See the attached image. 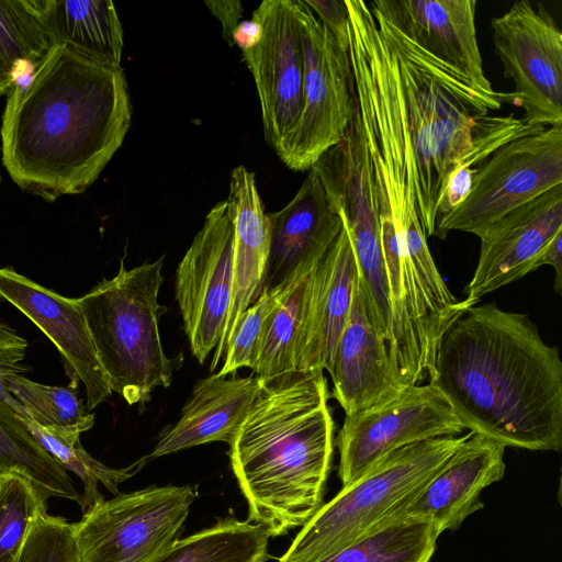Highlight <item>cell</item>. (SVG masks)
Wrapping results in <instances>:
<instances>
[{
    "mask_svg": "<svg viewBox=\"0 0 562 562\" xmlns=\"http://www.w3.org/2000/svg\"><path fill=\"white\" fill-rule=\"evenodd\" d=\"M131 117L122 67L53 44L9 91L2 162L18 187L46 201L81 193L121 147Z\"/></svg>",
    "mask_w": 562,
    "mask_h": 562,
    "instance_id": "1",
    "label": "cell"
},
{
    "mask_svg": "<svg viewBox=\"0 0 562 562\" xmlns=\"http://www.w3.org/2000/svg\"><path fill=\"white\" fill-rule=\"evenodd\" d=\"M428 383L469 431L505 447L562 448V361L526 313L469 307L443 335Z\"/></svg>",
    "mask_w": 562,
    "mask_h": 562,
    "instance_id": "2",
    "label": "cell"
},
{
    "mask_svg": "<svg viewBox=\"0 0 562 562\" xmlns=\"http://www.w3.org/2000/svg\"><path fill=\"white\" fill-rule=\"evenodd\" d=\"M323 372H294L262 383L229 442L248 520L270 537L302 528L324 503L335 423Z\"/></svg>",
    "mask_w": 562,
    "mask_h": 562,
    "instance_id": "3",
    "label": "cell"
},
{
    "mask_svg": "<svg viewBox=\"0 0 562 562\" xmlns=\"http://www.w3.org/2000/svg\"><path fill=\"white\" fill-rule=\"evenodd\" d=\"M371 9L380 16L394 53L416 162L418 216L427 238L434 236L438 206L454 171L477 166L506 142L541 125H527L514 114L488 115L505 103L480 93L461 74Z\"/></svg>",
    "mask_w": 562,
    "mask_h": 562,
    "instance_id": "4",
    "label": "cell"
},
{
    "mask_svg": "<svg viewBox=\"0 0 562 562\" xmlns=\"http://www.w3.org/2000/svg\"><path fill=\"white\" fill-rule=\"evenodd\" d=\"M164 257L103 279L78 299L112 392L130 405L145 403L158 386L171 384L182 356H166L158 328L166 311L158 304Z\"/></svg>",
    "mask_w": 562,
    "mask_h": 562,
    "instance_id": "5",
    "label": "cell"
},
{
    "mask_svg": "<svg viewBox=\"0 0 562 562\" xmlns=\"http://www.w3.org/2000/svg\"><path fill=\"white\" fill-rule=\"evenodd\" d=\"M465 438L443 436L392 451L323 503L279 562H318L362 538L423 487Z\"/></svg>",
    "mask_w": 562,
    "mask_h": 562,
    "instance_id": "6",
    "label": "cell"
},
{
    "mask_svg": "<svg viewBox=\"0 0 562 562\" xmlns=\"http://www.w3.org/2000/svg\"><path fill=\"white\" fill-rule=\"evenodd\" d=\"M562 184V124L539 126L495 149L475 167L467 199L442 218L434 236L476 234L509 211Z\"/></svg>",
    "mask_w": 562,
    "mask_h": 562,
    "instance_id": "7",
    "label": "cell"
},
{
    "mask_svg": "<svg viewBox=\"0 0 562 562\" xmlns=\"http://www.w3.org/2000/svg\"><path fill=\"white\" fill-rule=\"evenodd\" d=\"M196 496L191 485L119 493L72 522L79 562H151L183 531Z\"/></svg>",
    "mask_w": 562,
    "mask_h": 562,
    "instance_id": "8",
    "label": "cell"
},
{
    "mask_svg": "<svg viewBox=\"0 0 562 562\" xmlns=\"http://www.w3.org/2000/svg\"><path fill=\"white\" fill-rule=\"evenodd\" d=\"M295 2L304 49V103L278 156L290 169L303 171L342 139L356 100L348 49L303 0Z\"/></svg>",
    "mask_w": 562,
    "mask_h": 562,
    "instance_id": "9",
    "label": "cell"
},
{
    "mask_svg": "<svg viewBox=\"0 0 562 562\" xmlns=\"http://www.w3.org/2000/svg\"><path fill=\"white\" fill-rule=\"evenodd\" d=\"M494 52L513 80L512 105L535 126L562 124V32L549 11L530 1L515 2L491 21Z\"/></svg>",
    "mask_w": 562,
    "mask_h": 562,
    "instance_id": "10",
    "label": "cell"
},
{
    "mask_svg": "<svg viewBox=\"0 0 562 562\" xmlns=\"http://www.w3.org/2000/svg\"><path fill=\"white\" fill-rule=\"evenodd\" d=\"M464 426L430 383L407 385L392 401L345 416L335 439L342 486L359 479L381 459L402 447L443 436Z\"/></svg>",
    "mask_w": 562,
    "mask_h": 562,
    "instance_id": "11",
    "label": "cell"
},
{
    "mask_svg": "<svg viewBox=\"0 0 562 562\" xmlns=\"http://www.w3.org/2000/svg\"><path fill=\"white\" fill-rule=\"evenodd\" d=\"M234 227L227 203L214 205L176 273V299L192 355L202 364L221 342L233 288Z\"/></svg>",
    "mask_w": 562,
    "mask_h": 562,
    "instance_id": "12",
    "label": "cell"
},
{
    "mask_svg": "<svg viewBox=\"0 0 562 562\" xmlns=\"http://www.w3.org/2000/svg\"><path fill=\"white\" fill-rule=\"evenodd\" d=\"M252 19L262 27L260 41L243 50L261 108L266 140L281 150L304 103V49L295 0H265Z\"/></svg>",
    "mask_w": 562,
    "mask_h": 562,
    "instance_id": "13",
    "label": "cell"
},
{
    "mask_svg": "<svg viewBox=\"0 0 562 562\" xmlns=\"http://www.w3.org/2000/svg\"><path fill=\"white\" fill-rule=\"evenodd\" d=\"M562 233V184L509 211L475 235L480 256L465 293L474 302L535 271L542 250Z\"/></svg>",
    "mask_w": 562,
    "mask_h": 562,
    "instance_id": "14",
    "label": "cell"
},
{
    "mask_svg": "<svg viewBox=\"0 0 562 562\" xmlns=\"http://www.w3.org/2000/svg\"><path fill=\"white\" fill-rule=\"evenodd\" d=\"M369 3L406 37L467 78L480 93L512 104L510 92L495 91L484 74L476 38V0H375Z\"/></svg>",
    "mask_w": 562,
    "mask_h": 562,
    "instance_id": "15",
    "label": "cell"
},
{
    "mask_svg": "<svg viewBox=\"0 0 562 562\" xmlns=\"http://www.w3.org/2000/svg\"><path fill=\"white\" fill-rule=\"evenodd\" d=\"M505 448L492 438L469 431L441 469L385 518L425 520L440 535L459 529L471 514L484 506L480 502L483 490L503 479Z\"/></svg>",
    "mask_w": 562,
    "mask_h": 562,
    "instance_id": "16",
    "label": "cell"
},
{
    "mask_svg": "<svg viewBox=\"0 0 562 562\" xmlns=\"http://www.w3.org/2000/svg\"><path fill=\"white\" fill-rule=\"evenodd\" d=\"M0 300L34 323L61 355L71 379L82 382L87 408L112 394L78 299L49 290L11 267L0 268Z\"/></svg>",
    "mask_w": 562,
    "mask_h": 562,
    "instance_id": "17",
    "label": "cell"
},
{
    "mask_svg": "<svg viewBox=\"0 0 562 562\" xmlns=\"http://www.w3.org/2000/svg\"><path fill=\"white\" fill-rule=\"evenodd\" d=\"M357 262L342 221L338 236L310 272L296 348V371L328 370L347 323Z\"/></svg>",
    "mask_w": 562,
    "mask_h": 562,
    "instance_id": "18",
    "label": "cell"
},
{
    "mask_svg": "<svg viewBox=\"0 0 562 562\" xmlns=\"http://www.w3.org/2000/svg\"><path fill=\"white\" fill-rule=\"evenodd\" d=\"M333 396L345 416L385 404L407 386L400 378L387 342L374 329L357 280L347 323L327 370Z\"/></svg>",
    "mask_w": 562,
    "mask_h": 562,
    "instance_id": "19",
    "label": "cell"
},
{
    "mask_svg": "<svg viewBox=\"0 0 562 562\" xmlns=\"http://www.w3.org/2000/svg\"><path fill=\"white\" fill-rule=\"evenodd\" d=\"M270 246L263 289H274L311 271L342 228V217L313 169L294 198L268 213Z\"/></svg>",
    "mask_w": 562,
    "mask_h": 562,
    "instance_id": "20",
    "label": "cell"
},
{
    "mask_svg": "<svg viewBox=\"0 0 562 562\" xmlns=\"http://www.w3.org/2000/svg\"><path fill=\"white\" fill-rule=\"evenodd\" d=\"M226 203L234 227L233 288L225 331L215 348L211 372L224 358L240 316L263 290L270 246L268 214L263 210L255 176L244 166L232 171Z\"/></svg>",
    "mask_w": 562,
    "mask_h": 562,
    "instance_id": "21",
    "label": "cell"
},
{
    "mask_svg": "<svg viewBox=\"0 0 562 562\" xmlns=\"http://www.w3.org/2000/svg\"><path fill=\"white\" fill-rule=\"evenodd\" d=\"M261 386L257 375L227 378L214 373L198 381L178 422L161 432L150 458L213 441L229 445Z\"/></svg>",
    "mask_w": 562,
    "mask_h": 562,
    "instance_id": "22",
    "label": "cell"
},
{
    "mask_svg": "<svg viewBox=\"0 0 562 562\" xmlns=\"http://www.w3.org/2000/svg\"><path fill=\"white\" fill-rule=\"evenodd\" d=\"M335 203L352 244L367 314L381 338L390 335V302L381 227L371 178L352 173L338 186Z\"/></svg>",
    "mask_w": 562,
    "mask_h": 562,
    "instance_id": "23",
    "label": "cell"
},
{
    "mask_svg": "<svg viewBox=\"0 0 562 562\" xmlns=\"http://www.w3.org/2000/svg\"><path fill=\"white\" fill-rule=\"evenodd\" d=\"M50 45H64L105 66L121 67L123 29L110 0H29Z\"/></svg>",
    "mask_w": 562,
    "mask_h": 562,
    "instance_id": "24",
    "label": "cell"
},
{
    "mask_svg": "<svg viewBox=\"0 0 562 562\" xmlns=\"http://www.w3.org/2000/svg\"><path fill=\"white\" fill-rule=\"evenodd\" d=\"M269 538L262 526L228 516L175 540L151 562H265Z\"/></svg>",
    "mask_w": 562,
    "mask_h": 562,
    "instance_id": "25",
    "label": "cell"
},
{
    "mask_svg": "<svg viewBox=\"0 0 562 562\" xmlns=\"http://www.w3.org/2000/svg\"><path fill=\"white\" fill-rule=\"evenodd\" d=\"M0 468L27 477L42 496L61 497L79 505L81 494L67 471L33 438L18 414L0 404Z\"/></svg>",
    "mask_w": 562,
    "mask_h": 562,
    "instance_id": "26",
    "label": "cell"
},
{
    "mask_svg": "<svg viewBox=\"0 0 562 562\" xmlns=\"http://www.w3.org/2000/svg\"><path fill=\"white\" fill-rule=\"evenodd\" d=\"M440 533L420 519L391 517L318 562H430Z\"/></svg>",
    "mask_w": 562,
    "mask_h": 562,
    "instance_id": "27",
    "label": "cell"
},
{
    "mask_svg": "<svg viewBox=\"0 0 562 562\" xmlns=\"http://www.w3.org/2000/svg\"><path fill=\"white\" fill-rule=\"evenodd\" d=\"M78 382L71 379L67 386H50L21 374L7 376L10 392L33 422L72 441H80V435L94 424V414L77 395Z\"/></svg>",
    "mask_w": 562,
    "mask_h": 562,
    "instance_id": "28",
    "label": "cell"
},
{
    "mask_svg": "<svg viewBox=\"0 0 562 562\" xmlns=\"http://www.w3.org/2000/svg\"><path fill=\"white\" fill-rule=\"evenodd\" d=\"M311 271L296 276L286 284L269 318L259 357L252 369L262 383L297 372L296 348Z\"/></svg>",
    "mask_w": 562,
    "mask_h": 562,
    "instance_id": "29",
    "label": "cell"
},
{
    "mask_svg": "<svg viewBox=\"0 0 562 562\" xmlns=\"http://www.w3.org/2000/svg\"><path fill=\"white\" fill-rule=\"evenodd\" d=\"M21 419V418H20ZM38 445L46 450L66 471L76 474L83 484L80 507L85 513L90 507L104 501L99 492V483L111 493L119 494V485L136 474L151 459L146 456L128 467L110 468L91 457L80 445V441L68 440L49 431L30 417L21 419Z\"/></svg>",
    "mask_w": 562,
    "mask_h": 562,
    "instance_id": "30",
    "label": "cell"
},
{
    "mask_svg": "<svg viewBox=\"0 0 562 562\" xmlns=\"http://www.w3.org/2000/svg\"><path fill=\"white\" fill-rule=\"evenodd\" d=\"M50 47L29 0H0V95Z\"/></svg>",
    "mask_w": 562,
    "mask_h": 562,
    "instance_id": "31",
    "label": "cell"
},
{
    "mask_svg": "<svg viewBox=\"0 0 562 562\" xmlns=\"http://www.w3.org/2000/svg\"><path fill=\"white\" fill-rule=\"evenodd\" d=\"M46 502L24 475L0 473V562H16L33 520L47 512Z\"/></svg>",
    "mask_w": 562,
    "mask_h": 562,
    "instance_id": "32",
    "label": "cell"
},
{
    "mask_svg": "<svg viewBox=\"0 0 562 562\" xmlns=\"http://www.w3.org/2000/svg\"><path fill=\"white\" fill-rule=\"evenodd\" d=\"M286 284L263 289L259 297L240 316L228 341L224 364L217 374L227 376L240 368L254 369L262 346L268 322Z\"/></svg>",
    "mask_w": 562,
    "mask_h": 562,
    "instance_id": "33",
    "label": "cell"
},
{
    "mask_svg": "<svg viewBox=\"0 0 562 562\" xmlns=\"http://www.w3.org/2000/svg\"><path fill=\"white\" fill-rule=\"evenodd\" d=\"M16 562H79L72 524L41 513L31 525Z\"/></svg>",
    "mask_w": 562,
    "mask_h": 562,
    "instance_id": "34",
    "label": "cell"
},
{
    "mask_svg": "<svg viewBox=\"0 0 562 562\" xmlns=\"http://www.w3.org/2000/svg\"><path fill=\"white\" fill-rule=\"evenodd\" d=\"M335 41L348 49V10L345 0H303Z\"/></svg>",
    "mask_w": 562,
    "mask_h": 562,
    "instance_id": "35",
    "label": "cell"
},
{
    "mask_svg": "<svg viewBox=\"0 0 562 562\" xmlns=\"http://www.w3.org/2000/svg\"><path fill=\"white\" fill-rule=\"evenodd\" d=\"M205 5L221 22L224 40L228 43L229 46L234 45L233 32L240 22L243 15L241 2L232 0H215L205 1Z\"/></svg>",
    "mask_w": 562,
    "mask_h": 562,
    "instance_id": "36",
    "label": "cell"
},
{
    "mask_svg": "<svg viewBox=\"0 0 562 562\" xmlns=\"http://www.w3.org/2000/svg\"><path fill=\"white\" fill-rule=\"evenodd\" d=\"M27 342L14 329L0 323V359L20 364L25 358Z\"/></svg>",
    "mask_w": 562,
    "mask_h": 562,
    "instance_id": "37",
    "label": "cell"
},
{
    "mask_svg": "<svg viewBox=\"0 0 562 562\" xmlns=\"http://www.w3.org/2000/svg\"><path fill=\"white\" fill-rule=\"evenodd\" d=\"M548 265L555 271L554 290L558 294L562 289V233H559L542 250L535 265V271Z\"/></svg>",
    "mask_w": 562,
    "mask_h": 562,
    "instance_id": "38",
    "label": "cell"
},
{
    "mask_svg": "<svg viewBox=\"0 0 562 562\" xmlns=\"http://www.w3.org/2000/svg\"><path fill=\"white\" fill-rule=\"evenodd\" d=\"M24 370L20 368V364L0 359V404L14 411L21 419L29 418V416L21 403L10 392L7 385V376L20 374Z\"/></svg>",
    "mask_w": 562,
    "mask_h": 562,
    "instance_id": "39",
    "label": "cell"
},
{
    "mask_svg": "<svg viewBox=\"0 0 562 562\" xmlns=\"http://www.w3.org/2000/svg\"><path fill=\"white\" fill-rule=\"evenodd\" d=\"M261 36L262 27L256 20L240 21L233 32V43L246 50L254 47Z\"/></svg>",
    "mask_w": 562,
    "mask_h": 562,
    "instance_id": "40",
    "label": "cell"
},
{
    "mask_svg": "<svg viewBox=\"0 0 562 562\" xmlns=\"http://www.w3.org/2000/svg\"><path fill=\"white\" fill-rule=\"evenodd\" d=\"M3 470L0 468V473L2 472Z\"/></svg>",
    "mask_w": 562,
    "mask_h": 562,
    "instance_id": "41",
    "label": "cell"
}]
</instances>
